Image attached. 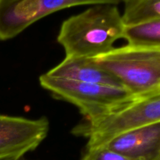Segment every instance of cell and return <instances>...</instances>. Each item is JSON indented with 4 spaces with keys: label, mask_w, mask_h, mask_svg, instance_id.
<instances>
[{
    "label": "cell",
    "mask_w": 160,
    "mask_h": 160,
    "mask_svg": "<svg viewBox=\"0 0 160 160\" xmlns=\"http://www.w3.org/2000/svg\"><path fill=\"white\" fill-rule=\"evenodd\" d=\"M124 25L116 5H94L62 22L57 42L67 57L95 58L123 38Z\"/></svg>",
    "instance_id": "1"
},
{
    "label": "cell",
    "mask_w": 160,
    "mask_h": 160,
    "mask_svg": "<svg viewBox=\"0 0 160 160\" xmlns=\"http://www.w3.org/2000/svg\"><path fill=\"white\" fill-rule=\"evenodd\" d=\"M160 122V93L137 98L92 119H84L72 129L88 138L85 149L106 145L115 138L141 127Z\"/></svg>",
    "instance_id": "2"
},
{
    "label": "cell",
    "mask_w": 160,
    "mask_h": 160,
    "mask_svg": "<svg viewBox=\"0 0 160 160\" xmlns=\"http://www.w3.org/2000/svg\"><path fill=\"white\" fill-rule=\"evenodd\" d=\"M94 59L134 98L160 93V48L127 45Z\"/></svg>",
    "instance_id": "3"
},
{
    "label": "cell",
    "mask_w": 160,
    "mask_h": 160,
    "mask_svg": "<svg viewBox=\"0 0 160 160\" xmlns=\"http://www.w3.org/2000/svg\"><path fill=\"white\" fill-rule=\"evenodd\" d=\"M39 83L55 97L77 106L87 120L103 115L137 98L123 88L52 78L46 73L39 77Z\"/></svg>",
    "instance_id": "4"
},
{
    "label": "cell",
    "mask_w": 160,
    "mask_h": 160,
    "mask_svg": "<svg viewBox=\"0 0 160 160\" xmlns=\"http://www.w3.org/2000/svg\"><path fill=\"white\" fill-rule=\"evenodd\" d=\"M123 0H0V41L17 37L38 20L62 9L84 5L117 6Z\"/></svg>",
    "instance_id": "5"
},
{
    "label": "cell",
    "mask_w": 160,
    "mask_h": 160,
    "mask_svg": "<svg viewBox=\"0 0 160 160\" xmlns=\"http://www.w3.org/2000/svg\"><path fill=\"white\" fill-rule=\"evenodd\" d=\"M47 117L29 119L0 114V160H18L35 150L49 131Z\"/></svg>",
    "instance_id": "6"
},
{
    "label": "cell",
    "mask_w": 160,
    "mask_h": 160,
    "mask_svg": "<svg viewBox=\"0 0 160 160\" xmlns=\"http://www.w3.org/2000/svg\"><path fill=\"white\" fill-rule=\"evenodd\" d=\"M103 146L131 160H160V122L121 134Z\"/></svg>",
    "instance_id": "7"
},
{
    "label": "cell",
    "mask_w": 160,
    "mask_h": 160,
    "mask_svg": "<svg viewBox=\"0 0 160 160\" xmlns=\"http://www.w3.org/2000/svg\"><path fill=\"white\" fill-rule=\"evenodd\" d=\"M46 74L60 79L123 88L118 80L95 62L94 58L66 56L62 62L52 68Z\"/></svg>",
    "instance_id": "8"
},
{
    "label": "cell",
    "mask_w": 160,
    "mask_h": 160,
    "mask_svg": "<svg viewBox=\"0 0 160 160\" xmlns=\"http://www.w3.org/2000/svg\"><path fill=\"white\" fill-rule=\"evenodd\" d=\"M123 38L131 47L160 48V19L124 26Z\"/></svg>",
    "instance_id": "9"
},
{
    "label": "cell",
    "mask_w": 160,
    "mask_h": 160,
    "mask_svg": "<svg viewBox=\"0 0 160 160\" xmlns=\"http://www.w3.org/2000/svg\"><path fill=\"white\" fill-rule=\"evenodd\" d=\"M123 2L121 18L124 26L160 19V0H123Z\"/></svg>",
    "instance_id": "10"
},
{
    "label": "cell",
    "mask_w": 160,
    "mask_h": 160,
    "mask_svg": "<svg viewBox=\"0 0 160 160\" xmlns=\"http://www.w3.org/2000/svg\"><path fill=\"white\" fill-rule=\"evenodd\" d=\"M81 160H131L105 146L85 149Z\"/></svg>",
    "instance_id": "11"
},
{
    "label": "cell",
    "mask_w": 160,
    "mask_h": 160,
    "mask_svg": "<svg viewBox=\"0 0 160 160\" xmlns=\"http://www.w3.org/2000/svg\"><path fill=\"white\" fill-rule=\"evenodd\" d=\"M18 160H28V159H23V158H21V159H18Z\"/></svg>",
    "instance_id": "12"
}]
</instances>
